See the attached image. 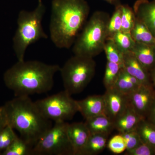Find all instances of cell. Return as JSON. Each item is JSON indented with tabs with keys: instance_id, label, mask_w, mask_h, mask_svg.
Here are the masks:
<instances>
[{
	"instance_id": "cell-1",
	"label": "cell",
	"mask_w": 155,
	"mask_h": 155,
	"mask_svg": "<svg viewBox=\"0 0 155 155\" xmlns=\"http://www.w3.org/2000/svg\"><path fill=\"white\" fill-rule=\"evenodd\" d=\"M89 13L86 0L52 1L50 36L57 47L69 49L73 46Z\"/></svg>"
},
{
	"instance_id": "cell-2",
	"label": "cell",
	"mask_w": 155,
	"mask_h": 155,
	"mask_svg": "<svg viewBox=\"0 0 155 155\" xmlns=\"http://www.w3.org/2000/svg\"><path fill=\"white\" fill-rule=\"evenodd\" d=\"M60 69L40 61H18L5 72L4 82L16 97L45 93L52 88L54 75Z\"/></svg>"
},
{
	"instance_id": "cell-3",
	"label": "cell",
	"mask_w": 155,
	"mask_h": 155,
	"mask_svg": "<svg viewBox=\"0 0 155 155\" xmlns=\"http://www.w3.org/2000/svg\"><path fill=\"white\" fill-rule=\"evenodd\" d=\"M3 106L8 125L33 147L53 126L51 120L43 116L28 96L16 97Z\"/></svg>"
},
{
	"instance_id": "cell-4",
	"label": "cell",
	"mask_w": 155,
	"mask_h": 155,
	"mask_svg": "<svg viewBox=\"0 0 155 155\" xmlns=\"http://www.w3.org/2000/svg\"><path fill=\"white\" fill-rule=\"evenodd\" d=\"M110 17L108 13L102 11L92 15L73 45L74 55L94 58L102 52L108 37Z\"/></svg>"
},
{
	"instance_id": "cell-5",
	"label": "cell",
	"mask_w": 155,
	"mask_h": 155,
	"mask_svg": "<svg viewBox=\"0 0 155 155\" xmlns=\"http://www.w3.org/2000/svg\"><path fill=\"white\" fill-rule=\"evenodd\" d=\"M45 12V6L42 0H38L37 6L33 11L22 10L19 12L18 27L13 38V47L18 61H24L25 51L29 45L40 39L48 38L42 25Z\"/></svg>"
},
{
	"instance_id": "cell-6",
	"label": "cell",
	"mask_w": 155,
	"mask_h": 155,
	"mask_svg": "<svg viewBox=\"0 0 155 155\" xmlns=\"http://www.w3.org/2000/svg\"><path fill=\"white\" fill-rule=\"evenodd\" d=\"M96 64L94 58L76 55L61 68L65 91L70 95L83 91L94 77Z\"/></svg>"
},
{
	"instance_id": "cell-7",
	"label": "cell",
	"mask_w": 155,
	"mask_h": 155,
	"mask_svg": "<svg viewBox=\"0 0 155 155\" xmlns=\"http://www.w3.org/2000/svg\"><path fill=\"white\" fill-rule=\"evenodd\" d=\"M68 124L66 122H55L34 146L32 155H74L67 135Z\"/></svg>"
},
{
	"instance_id": "cell-8",
	"label": "cell",
	"mask_w": 155,
	"mask_h": 155,
	"mask_svg": "<svg viewBox=\"0 0 155 155\" xmlns=\"http://www.w3.org/2000/svg\"><path fill=\"white\" fill-rule=\"evenodd\" d=\"M35 102L45 118L55 122L71 120L78 112L76 101L65 90Z\"/></svg>"
},
{
	"instance_id": "cell-9",
	"label": "cell",
	"mask_w": 155,
	"mask_h": 155,
	"mask_svg": "<svg viewBox=\"0 0 155 155\" xmlns=\"http://www.w3.org/2000/svg\"><path fill=\"white\" fill-rule=\"evenodd\" d=\"M104 96L105 114L114 122L129 106L128 95L122 93L114 87L106 89Z\"/></svg>"
},
{
	"instance_id": "cell-10",
	"label": "cell",
	"mask_w": 155,
	"mask_h": 155,
	"mask_svg": "<svg viewBox=\"0 0 155 155\" xmlns=\"http://www.w3.org/2000/svg\"><path fill=\"white\" fill-rule=\"evenodd\" d=\"M128 97L130 107L145 119L155 98V90L152 86L142 85Z\"/></svg>"
},
{
	"instance_id": "cell-11",
	"label": "cell",
	"mask_w": 155,
	"mask_h": 155,
	"mask_svg": "<svg viewBox=\"0 0 155 155\" xmlns=\"http://www.w3.org/2000/svg\"><path fill=\"white\" fill-rule=\"evenodd\" d=\"M133 9L136 19L144 24L155 38V0H137Z\"/></svg>"
},
{
	"instance_id": "cell-12",
	"label": "cell",
	"mask_w": 155,
	"mask_h": 155,
	"mask_svg": "<svg viewBox=\"0 0 155 155\" xmlns=\"http://www.w3.org/2000/svg\"><path fill=\"white\" fill-rule=\"evenodd\" d=\"M67 133L74 155H80L91 135L85 123L75 122L68 124Z\"/></svg>"
},
{
	"instance_id": "cell-13",
	"label": "cell",
	"mask_w": 155,
	"mask_h": 155,
	"mask_svg": "<svg viewBox=\"0 0 155 155\" xmlns=\"http://www.w3.org/2000/svg\"><path fill=\"white\" fill-rule=\"evenodd\" d=\"M123 68L129 75L138 79L143 85L152 86L150 72L140 63L132 52L123 54Z\"/></svg>"
},
{
	"instance_id": "cell-14",
	"label": "cell",
	"mask_w": 155,
	"mask_h": 155,
	"mask_svg": "<svg viewBox=\"0 0 155 155\" xmlns=\"http://www.w3.org/2000/svg\"><path fill=\"white\" fill-rule=\"evenodd\" d=\"M78 112L85 119L105 114V101L104 95H93L84 99L76 101Z\"/></svg>"
},
{
	"instance_id": "cell-15",
	"label": "cell",
	"mask_w": 155,
	"mask_h": 155,
	"mask_svg": "<svg viewBox=\"0 0 155 155\" xmlns=\"http://www.w3.org/2000/svg\"><path fill=\"white\" fill-rule=\"evenodd\" d=\"M143 119L129 104L125 112L114 121L115 129L120 134L135 130L139 123Z\"/></svg>"
},
{
	"instance_id": "cell-16",
	"label": "cell",
	"mask_w": 155,
	"mask_h": 155,
	"mask_svg": "<svg viewBox=\"0 0 155 155\" xmlns=\"http://www.w3.org/2000/svg\"><path fill=\"white\" fill-rule=\"evenodd\" d=\"M131 52L149 71L155 68V46L135 43Z\"/></svg>"
},
{
	"instance_id": "cell-17",
	"label": "cell",
	"mask_w": 155,
	"mask_h": 155,
	"mask_svg": "<svg viewBox=\"0 0 155 155\" xmlns=\"http://www.w3.org/2000/svg\"><path fill=\"white\" fill-rule=\"evenodd\" d=\"M91 134L109 136L115 130L114 121L104 114L85 119L84 122Z\"/></svg>"
},
{
	"instance_id": "cell-18",
	"label": "cell",
	"mask_w": 155,
	"mask_h": 155,
	"mask_svg": "<svg viewBox=\"0 0 155 155\" xmlns=\"http://www.w3.org/2000/svg\"><path fill=\"white\" fill-rule=\"evenodd\" d=\"M142 85L138 79L129 75L122 67L114 87L122 93L129 95Z\"/></svg>"
},
{
	"instance_id": "cell-19",
	"label": "cell",
	"mask_w": 155,
	"mask_h": 155,
	"mask_svg": "<svg viewBox=\"0 0 155 155\" xmlns=\"http://www.w3.org/2000/svg\"><path fill=\"white\" fill-rule=\"evenodd\" d=\"M108 137L103 134H91L79 155H95L102 152L107 146Z\"/></svg>"
},
{
	"instance_id": "cell-20",
	"label": "cell",
	"mask_w": 155,
	"mask_h": 155,
	"mask_svg": "<svg viewBox=\"0 0 155 155\" xmlns=\"http://www.w3.org/2000/svg\"><path fill=\"white\" fill-rule=\"evenodd\" d=\"M130 34L135 42L155 46L154 37L145 25L137 19Z\"/></svg>"
},
{
	"instance_id": "cell-21",
	"label": "cell",
	"mask_w": 155,
	"mask_h": 155,
	"mask_svg": "<svg viewBox=\"0 0 155 155\" xmlns=\"http://www.w3.org/2000/svg\"><path fill=\"white\" fill-rule=\"evenodd\" d=\"M143 143L155 148V125L145 119L139 123L135 129Z\"/></svg>"
},
{
	"instance_id": "cell-22",
	"label": "cell",
	"mask_w": 155,
	"mask_h": 155,
	"mask_svg": "<svg viewBox=\"0 0 155 155\" xmlns=\"http://www.w3.org/2000/svg\"><path fill=\"white\" fill-rule=\"evenodd\" d=\"M33 147L23 139L18 137L0 155H31Z\"/></svg>"
},
{
	"instance_id": "cell-23",
	"label": "cell",
	"mask_w": 155,
	"mask_h": 155,
	"mask_svg": "<svg viewBox=\"0 0 155 155\" xmlns=\"http://www.w3.org/2000/svg\"><path fill=\"white\" fill-rule=\"evenodd\" d=\"M107 39L113 41L123 54L131 51L136 43L130 33H125L122 31L115 34Z\"/></svg>"
},
{
	"instance_id": "cell-24",
	"label": "cell",
	"mask_w": 155,
	"mask_h": 155,
	"mask_svg": "<svg viewBox=\"0 0 155 155\" xmlns=\"http://www.w3.org/2000/svg\"><path fill=\"white\" fill-rule=\"evenodd\" d=\"M122 67L119 64L107 61L103 83L106 89L114 87Z\"/></svg>"
},
{
	"instance_id": "cell-25",
	"label": "cell",
	"mask_w": 155,
	"mask_h": 155,
	"mask_svg": "<svg viewBox=\"0 0 155 155\" xmlns=\"http://www.w3.org/2000/svg\"><path fill=\"white\" fill-rule=\"evenodd\" d=\"M104 51L107 61L116 63L123 67V53L119 49L113 41L107 39L106 42Z\"/></svg>"
},
{
	"instance_id": "cell-26",
	"label": "cell",
	"mask_w": 155,
	"mask_h": 155,
	"mask_svg": "<svg viewBox=\"0 0 155 155\" xmlns=\"http://www.w3.org/2000/svg\"><path fill=\"white\" fill-rule=\"evenodd\" d=\"M122 27L121 31L130 33L135 24L136 17L133 9L127 5H121Z\"/></svg>"
},
{
	"instance_id": "cell-27",
	"label": "cell",
	"mask_w": 155,
	"mask_h": 155,
	"mask_svg": "<svg viewBox=\"0 0 155 155\" xmlns=\"http://www.w3.org/2000/svg\"><path fill=\"white\" fill-rule=\"evenodd\" d=\"M121 5L115 7V10L112 17H110L108 26V38L115 34L121 31L122 27V9ZM107 38V39H108Z\"/></svg>"
},
{
	"instance_id": "cell-28",
	"label": "cell",
	"mask_w": 155,
	"mask_h": 155,
	"mask_svg": "<svg viewBox=\"0 0 155 155\" xmlns=\"http://www.w3.org/2000/svg\"><path fill=\"white\" fill-rule=\"evenodd\" d=\"M18 137L10 125L6 126L0 132V153L5 150Z\"/></svg>"
},
{
	"instance_id": "cell-29",
	"label": "cell",
	"mask_w": 155,
	"mask_h": 155,
	"mask_svg": "<svg viewBox=\"0 0 155 155\" xmlns=\"http://www.w3.org/2000/svg\"><path fill=\"white\" fill-rule=\"evenodd\" d=\"M107 145L112 153L116 154L122 153L126 150L125 139L120 133L113 137L108 142Z\"/></svg>"
},
{
	"instance_id": "cell-30",
	"label": "cell",
	"mask_w": 155,
	"mask_h": 155,
	"mask_svg": "<svg viewBox=\"0 0 155 155\" xmlns=\"http://www.w3.org/2000/svg\"><path fill=\"white\" fill-rule=\"evenodd\" d=\"M125 139L126 151L133 149L142 143L141 139L136 130L121 134Z\"/></svg>"
},
{
	"instance_id": "cell-31",
	"label": "cell",
	"mask_w": 155,
	"mask_h": 155,
	"mask_svg": "<svg viewBox=\"0 0 155 155\" xmlns=\"http://www.w3.org/2000/svg\"><path fill=\"white\" fill-rule=\"evenodd\" d=\"M125 155H155V148L142 142L133 149L126 151Z\"/></svg>"
},
{
	"instance_id": "cell-32",
	"label": "cell",
	"mask_w": 155,
	"mask_h": 155,
	"mask_svg": "<svg viewBox=\"0 0 155 155\" xmlns=\"http://www.w3.org/2000/svg\"><path fill=\"white\" fill-rule=\"evenodd\" d=\"M8 125L7 116L4 106L0 107V132Z\"/></svg>"
},
{
	"instance_id": "cell-33",
	"label": "cell",
	"mask_w": 155,
	"mask_h": 155,
	"mask_svg": "<svg viewBox=\"0 0 155 155\" xmlns=\"http://www.w3.org/2000/svg\"><path fill=\"white\" fill-rule=\"evenodd\" d=\"M145 119L155 125V98Z\"/></svg>"
},
{
	"instance_id": "cell-34",
	"label": "cell",
	"mask_w": 155,
	"mask_h": 155,
	"mask_svg": "<svg viewBox=\"0 0 155 155\" xmlns=\"http://www.w3.org/2000/svg\"><path fill=\"white\" fill-rule=\"evenodd\" d=\"M150 74L152 84L155 90V68L150 71Z\"/></svg>"
},
{
	"instance_id": "cell-35",
	"label": "cell",
	"mask_w": 155,
	"mask_h": 155,
	"mask_svg": "<svg viewBox=\"0 0 155 155\" xmlns=\"http://www.w3.org/2000/svg\"><path fill=\"white\" fill-rule=\"evenodd\" d=\"M103 1H105L110 5L115 6V7L121 4V0H103Z\"/></svg>"
}]
</instances>
